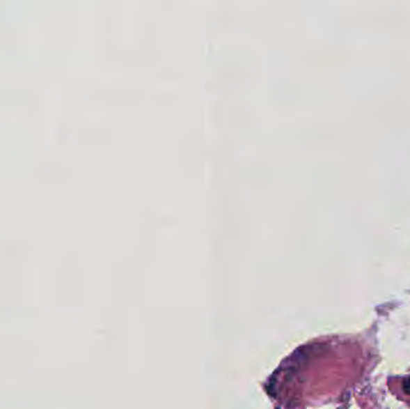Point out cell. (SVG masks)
I'll list each match as a JSON object with an SVG mask.
<instances>
[{"label":"cell","mask_w":410,"mask_h":409,"mask_svg":"<svg viewBox=\"0 0 410 409\" xmlns=\"http://www.w3.org/2000/svg\"><path fill=\"white\" fill-rule=\"evenodd\" d=\"M403 390L410 395V376H408L404 380H403Z\"/></svg>","instance_id":"1"}]
</instances>
